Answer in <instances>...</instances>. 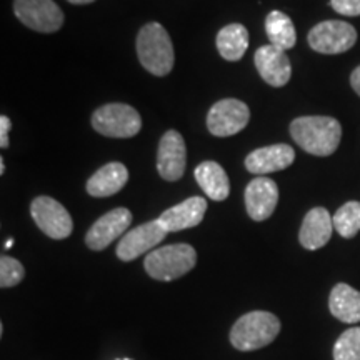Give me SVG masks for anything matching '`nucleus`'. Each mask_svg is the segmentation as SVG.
I'll list each match as a JSON object with an SVG mask.
<instances>
[{"instance_id":"4be33fe9","label":"nucleus","mask_w":360,"mask_h":360,"mask_svg":"<svg viewBox=\"0 0 360 360\" xmlns=\"http://www.w3.org/2000/svg\"><path fill=\"white\" fill-rule=\"evenodd\" d=\"M265 32L270 40V45L281 49V51H289L297 42V32L294 22L287 13L281 11H272L265 19Z\"/></svg>"},{"instance_id":"aec40b11","label":"nucleus","mask_w":360,"mask_h":360,"mask_svg":"<svg viewBox=\"0 0 360 360\" xmlns=\"http://www.w3.org/2000/svg\"><path fill=\"white\" fill-rule=\"evenodd\" d=\"M328 307L340 322L357 323L360 322V292L347 283H337L330 292Z\"/></svg>"},{"instance_id":"7c9ffc66","label":"nucleus","mask_w":360,"mask_h":360,"mask_svg":"<svg viewBox=\"0 0 360 360\" xmlns=\"http://www.w3.org/2000/svg\"><path fill=\"white\" fill-rule=\"evenodd\" d=\"M12 244H13V240L11 238V240H7V242H6V249H11Z\"/></svg>"},{"instance_id":"0eeeda50","label":"nucleus","mask_w":360,"mask_h":360,"mask_svg":"<svg viewBox=\"0 0 360 360\" xmlns=\"http://www.w3.org/2000/svg\"><path fill=\"white\" fill-rule=\"evenodd\" d=\"M357 42V30L347 22L326 20L314 27L309 32V45L319 53L347 52Z\"/></svg>"},{"instance_id":"b1692460","label":"nucleus","mask_w":360,"mask_h":360,"mask_svg":"<svg viewBox=\"0 0 360 360\" xmlns=\"http://www.w3.org/2000/svg\"><path fill=\"white\" fill-rule=\"evenodd\" d=\"M334 360H360V327L349 328L337 339Z\"/></svg>"},{"instance_id":"c85d7f7f","label":"nucleus","mask_w":360,"mask_h":360,"mask_svg":"<svg viewBox=\"0 0 360 360\" xmlns=\"http://www.w3.org/2000/svg\"><path fill=\"white\" fill-rule=\"evenodd\" d=\"M70 4H75V6H85V4H92L94 0H69Z\"/></svg>"},{"instance_id":"412c9836","label":"nucleus","mask_w":360,"mask_h":360,"mask_svg":"<svg viewBox=\"0 0 360 360\" xmlns=\"http://www.w3.org/2000/svg\"><path fill=\"white\" fill-rule=\"evenodd\" d=\"M247 49H249V32L242 24H229L217 34V51L225 60H240Z\"/></svg>"},{"instance_id":"a211bd4d","label":"nucleus","mask_w":360,"mask_h":360,"mask_svg":"<svg viewBox=\"0 0 360 360\" xmlns=\"http://www.w3.org/2000/svg\"><path fill=\"white\" fill-rule=\"evenodd\" d=\"M129 180V170L120 162H110L97 170L87 182V192L92 197H110L122 191Z\"/></svg>"},{"instance_id":"4468645a","label":"nucleus","mask_w":360,"mask_h":360,"mask_svg":"<svg viewBox=\"0 0 360 360\" xmlns=\"http://www.w3.org/2000/svg\"><path fill=\"white\" fill-rule=\"evenodd\" d=\"M254 58L260 77L272 87H283L290 80L292 67L285 51L269 44L257 49Z\"/></svg>"},{"instance_id":"7ed1b4c3","label":"nucleus","mask_w":360,"mask_h":360,"mask_svg":"<svg viewBox=\"0 0 360 360\" xmlns=\"http://www.w3.org/2000/svg\"><path fill=\"white\" fill-rule=\"evenodd\" d=\"M281 332V321L274 314L264 312V310H254L242 315L233 323L231 330V342L237 350L242 352H252L267 347L277 339Z\"/></svg>"},{"instance_id":"bb28decb","label":"nucleus","mask_w":360,"mask_h":360,"mask_svg":"<svg viewBox=\"0 0 360 360\" xmlns=\"http://www.w3.org/2000/svg\"><path fill=\"white\" fill-rule=\"evenodd\" d=\"M8 130H11V119L7 115L0 117V147H8Z\"/></svg>"},{"instance_id":"5701e85b","label":"nucleus","mask_w":360,"mask_h":360,"mask_svg":"<svg viewBox=\"0 0 360 360\" xmlns=\"http://www.w3.org/2000/svg\"><path fill=\"white\" fill-rule=\"evenodd\" d=\"M334 229L344 238H352L360 231V202H347L337 210L334 217Z\"/></svg>"},{"instance_id":"cd10ccee","label":"nucleus","mask_w":360,"mask_h":360,"mask_svg":"<svg viewBox=\"0 0 360 360\" xmlns=\"http://www.w3.org/2000/svg\"><path fill=\"white\" fill-rule=\"evenodd\" d=\"M350 84H352V89L360 96V65L350 75Z\"/></svg>"},{"instance_id":"c756f323","label":"nucleus","mask_w":360,"mask_h":360,"mask_svg":"<svg viewBox=\"0 0 360 360\" xmlns=\"http://www.w3.org/2000/svg\"><path fill=\"white\" fill-rule=\"evenodd\" d=\"M6 172V164H4V159L0 160V174H4Z\"/></svg>"},{"instance_id":"f257e3e1","label":"nucleus","mask_w":360,"mask_h":360,"mask_svg":"<svg viewBox=\"0 0 360 360\" xmlns=\"http://www.w3.org/2000/svg\"><path fill=\"white\" fill-rule=\"evenodd\" d=\"M290 135L307 154L327 157L339 147L342 127L334 117H300L290 124Z\"/></svg>"},{"instance_id":"a878e982","label":"nucleus","mask_w":360,"mask_h":360,"mask_svg":"<svg viewBox=\"0 0 360 360\" xmlns=\"http://www.w3.org/2000/svg\"><path fill=\"white\" fill-rule=\"evenodd\" d=\"M330 6L337 13L345 17L360 15V0H330Z\"/></svg>"},{"instance_id":"f8f14e48","label":"nucleus","mask_w":360,"mask_h":360,"mask_svg":"<svg viewBox=\"0 0 360 360\" xmlns=\"http://www.w3.org/2000/svg\"><path fill=\"white\" fill-rule=\"evenodd\" d=\"M130 224H132V214L129 209L119 207V209L110 210L89 229L85 244L92 250L107 249L115 238L127 232Z\"/></svg>"},{"instance_id":"2eb2a0df","label":"nucleus","mask_w":360,"mask_h":360,"mask_svg":"<svg viewBox=\"0 0 360 360\" xmlns=\"http://www.w3.org/2000/svg\"><path fill=\"white\" fill-rule=\"evenodd\" d=\"M294 159V148L287 143H277V146L260 147L257 150L250 152L245 159V167L250 174L262 177V175L287 169L292 165Z\"/></svg>"},{"instance_id":"6ab92c4d","label":"nucleus","mask_w":360,"mask_h":360,"mask_svg":"<svg viewBox=\"0 0 360 360\" xmlns=\"http://www.w3.org/2000/svg\"><path fill=\"white\" fill-rule=\"evenodd\" d=\"M195 179L205 195L215 202L225 200L231 193V182H229L227 174L217 162L207 160L197 165Z\"/></svg>"},{"instance_id":"ddd939ff","label":"nucleus","mask_w":360,"mask_h":360,"mask_svg":"<svg viewBox=\"0 0 360 360\" xmlns=\"http://www.w3.org/2000/svg\"><path fill=\"white\" fill-rule=\"evenodd\" d=\"M278 202V188L274 180L267 177H257L250 180L245 188L247 214L255 222L267 220L274 214Z\"/></svg>"},{"instance_id":"6e6552de","label":"nucleus","mask_w":360,"mask_h":360,"mask_svg":"<svg viewBox=\"0 0 360 360\" xmlns=\"http://www.w3.org/2000/svg\"><path fill=\"white\" fill-rule=\"evenodd\" d=\"M30 214H32L34 222L42 231L45 236L56 240L67 238L72 233L74 222H72L70 214L60 202L52 197L42 195L37 197L30 205Z\"/></svg>"},{"instance_id":"393cba45","label":"nucleus","mask_w":360,"mask_h":360,"mask_svg":"<svg viewBox=\"0 0 360 360\" xmlns=\"http://www.w3.org/2000/svg\"><path fill=\"white\" fill-rule=\"evenodd\" d=\"M25 277L24 265L19 260L8 255H2L0 257V287L2 289H8V287H15L20 283Z\"/></svg>"},{"instance_id":"2f4dec72","label":"nucleus","mask_w":360,"mask_h":360,"mask_svg":"<svg viewBox=\"0 0 360 360\" xmlns=\"http://www.w3.org/2000/svg\"><path fill=\"white\" fill-rule=\"evenodd\" d=\"M122 360H130V359H122Z\"/></svg>"},{"instance_id":"9b49d317","label":"nucleus","mask_w":360,"mask_h":360,"mask_svg":"<svg viewBox=\"0 0 360 360\" xmlns=\"http://www.w3.org/2000/svg\"><path fill=\"white\" fill-rule=\"evenodd\" d=\"M187 148L184 137L177 130H169L162 135L157 150V170L160 177L175 182L186 172Z\"/></svg>"},{"instance_id":"f03ea898","label":"nucleus","mask_w":360,"mask_h":360,"mask_svg":"<svg viewBox=\"0 0 360 360\" xmlns=\"http://www.w3.org/2000/svg\"><path fill=\"white\" fill-rule=\"evenodd\" d=\"M137 56L143 69L164 77L174 67V45L167 30L159 22L143 25L137 35Z\"/></svg>"},{"instance_id":"39448f33","label":"nucleus","mask_w":360,"mask_h":360,"mask_svg":"<svg viewBox=\"0 0 360 360\" xmlns=\"http://www.w3.org/2000/svg\"><path fill=\"white\" fill-rule=\"evenodd\" d=\"M92 127L105 137L129 139L141 132L142 119L127 103H107L94 112Z\"/></svg>"},{"instance_id":"1a4fd4ad","label":"nucleus","mask_w":360,"mask_h":360,"mask_svg":"<svg viewBox=\"0 0 360 360\" xmlns=\"http://www.w3.org/2000/svg\"><path fill=\"white\" fill-rule=\"evenodd\" d=\"M250 120V110L242 101L224 98L214 103L207 115V127L215 137H231L247 127Z\"/></svg>"},{"instance_id":"423d86ee","label":"nucleus","mask_w":360,"mask_h":360,"mask_svg":"<svg viewBox=\"0 0 360 360\" xmlns=\"http://www.w3.org/2000/svg\"><path fill=\"white\" fill-rule=\"evenodd\" d=\"M17 19L35 32L52 34L64 25V13L53 0H15Z\"/></svg>"},{"instance_id":"20e7f679","label":"nucleus","mask_w":360,"mask_h":360,"mask_svg":"<svg viewBox=\"0 0 360 360\" xmlns=\"http://www.w3.org/2000/svg\"><path fill=\"white\" fill-rule=\"evenodd\" d=\"M197 252L188 244H172L152 250L146 257L147 274L155 281L170 282L195 267Z\"/></svg>"},{"instance_id":"f3484780","label":"nucleus","mask_w":360,"mask_h":360,"mask_svg":"<svg viewBox=\"0 0 360 360\" xmlns=\"http://www.w3.org/2000/svg\"><path fill=\"white\" fill-rule=\"evenodd\" d=\"M332 231H334V219L330 217L328 210L323 207H315L305 215L299 240L307 250L322 249L330 240Z\"/></svg>"},{"instance_id":"dca6fc26","label":"nucleus","mask_w":360,"mask_h":360,"mask_svg":"<svg viewBox=\"0 0 360 360\" xmlns=\"http://www.w3.org/2000/svg\"><path fill=\"white\" fill-rule=\"evenodd\" d=\"M205 212L207 200L204 197H191V199L184 200L182 204L170 207L165 212H162L157 220L167 232H179L197 227L204 219Z\"/></svg>"},{"instance_id":"9d476101","label":"nucleus","mask_w":360,"mask_h":360,"mask_svg":"<svg viewBox=\"0 0 360 360\" xmlns=\"http://www.w3.org/2000/svg\"><path fill=\"white\" fill-rule=\"evenodd\" d=\"M167 233L169 232L162 227L159 220L139 225L120 238L119 245H117V257L124 262L135 260L146 252L154 249L155 245H159Z\"/></svg>"}]
</instances>
